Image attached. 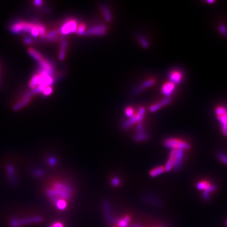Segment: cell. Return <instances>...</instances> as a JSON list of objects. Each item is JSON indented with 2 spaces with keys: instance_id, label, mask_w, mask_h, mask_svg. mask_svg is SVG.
Masks as SVG:
<instances>
[{
  "instance_id": "obj_9",
  "label": "cell",
  "mask_w": 227,
  "mask_h": 227,
  "mask_svg": "<svg viewBox=\"0 0 227 227\" xmlns=\"http://www.w3.org/2000/svg\"><path fill=\"white\" fill-rule=\"evenodd\" d=\"M169 82L173 83L175 85L180 84L183 79V74L179 70H172L169 74Z\"/></svg>"
},
{
  "instance_id": "obj_8",
  "label": "cell",
  "mask_w": 227,
  "mask_h": 227,
  "mask_svg": "<svg viewBox=\"0 0 227 227\" xmlns=\"http://www.w3.org/2000/svg\"><path fill=\"white\" fill-rule=\"evenodd\" d=\"M34 25H35L32 23L20 22L13 25L11 27V30L12 32L15 33H18L20 32H29L31 34L32 30L34 27Z\"/></svg>"
},
{
  "instance_id": "obj_30",
  "label": "cell",
  "mask_w": 227,
  "mask_h": 227,
  "mask_svg": "<svg viewBox=\"0 0 227 227\" xmlns=\"http://www.w3.org/2000/svg\"><path fill=\"white\" fill-rule=\"evenodd\" d=\"M112 185H114V186H117V185H119V184H120V182H119V181L117 179L115 178V179H112Z\"/></svg>"
},
{
  "instance_id": "obj_37",
  "label": "cell",
  "mask_w": 227,
  "mask_h": 227,
  "mask_svg": "<svg viewBox=\"0 0 227 227\" xmlns=\"http://www.w3.org/2000/svg\"><path fill=\"white\" fill-rule=\"evenodd\" d=\"M116 227H119V226H116Z\"/></svg>"
},
{
  "instance_id": "obj_11",
  "label": "cell",
  "mask_w": 227,
  "mask_h": 227,
  "mask_svg": "<svg viewBox=\"0 0 227 227\" xmlns=\"http://www.w3.org/2000/svg\"><path fill=\"white\" fill-rule=\"evenodd\" d=\"M172 102V98L170 97H167L163 99L160 102L156 103L152 106H151L149 108V110L151 112H154L158 111L164 106H166L170 104Z\"/></svg>"
},
{
  "instance_id": "obj_19",
  "label": "cell",
  "mask_w": 227,
  "mask_h": 227,
  "mask_svg": "<svg viewBox=\"0 0 227 227\" xmlns=\"http://www.w3.org/2000/svg\"><path fill=\"white\" fill-rule=\"evenodd\" d=\"M137 41L139 42V43L140 44V45L145 49H147L149 47V42L148 41V40L146 39L145 37L141 36V35H139L137 37Z\"/></svg>"
},
{
  "instance_id": "obj_5",
  "label": "cell",
  "mask_w": 227,
  "mask_h": 227,
  "mask_svg": "<svg viewBox=\"0 0 227 227\" xmlns=\"http://www.w3.org/2000/svg\"><path fill=\"white\" fill-rule=\"evenodd\" d=\"M29 53H30V54H31V56L35 59H36L38 62L40 63V65L42 66V68L43 70L46 71V72L50 74L53 73V68L51 65L50 64L49 62L46 61V59H45L37 51V50L33 49H30Z\"/></svg>"
},
{
  "instance_id": "obj_34",
  "label": "cell",
  "mask_w": 227,
  "mask_h": 227,
  "mask_svg": "<svg viewBox=\"0 0 227 227\" xmlns=\"http://www.w3.org/2000/svg\"><path fill=\"white\" fill-rule=\"evenodd\" d=\"M42 3V2L41 1H36L35 2V4H36L37 5H40V4L41 5Z\"/></svg>"
},
{
  "instance_id": "obj_10",
  "label": "cell",
  "mask_w": 227,
  "mask_h": 227,
  "mask_svg": "<svg viewBox=\"0 0 227 227\" xmlns=\"http://www.w3.org/2000/svg\"><path fill=\"white\" fill-rule=\"evenodd\" d=\"M196 187L199 190L203 191L204 192L209 193L216 190L217 187L214 185L210 184L207 181H201L196 184Z\"/></svg>"
},
{
  "instance_id": "obj_4",
  "label": "cell",
  "mask_w": 227,
  "mask_h": 227,
  "mask_svg": "<svg viewBox=\"0 0 227 227\" xmlns=\"http://www.w3.org/2000/svg\"><path fill=\"white\" fill-rule=\"evenodd\" d=\"M163 145L165 147L172 149H181L184 151L191 148L189 143L177 138H168L164 141Z\"/></svg>"
},
{
  "instance_id": "obj_7",
  "label": "cell",
  "mask_w": 227,
  "mask_h": 227,
  "mask_svg": "<svg viewBox=\"0 0 227 227\" xmlns=\"http://www.w3.org/2000/svg\"><path fill=\"white\" fill-rule=\"evenodd\" d=\"M77 22L75 20H67L61 28V32L63 35H68L71 33L77 32L78 28Z\"/></svg>"
},
{
  "instance_id": "obj_12",
  "label": "cell",
  "mask_w": 227,
  "mask_h": 227,
  "mask_svg": "<svg viewBox=\"0 0 227 227\" xmlns=\"http://www.w3.org/2000/svg\"><path fill=\"white\" fill-rule=\"evenodd\" d=\"M175 88V85L173 83L169 82L165 83L162 86L161 91L164 95L166 96L167 97H169L173 93Z\"/></svg>"
},
{
  "instance_id": "obj_36",
  "label": "cell",
  "mask_w": 227,
  "mask_h": 227,
  "mask_svg": "<svg viewBox=\"0 0 227 227\" xmlns=\"http://www.w3.org/2000/svg\"><path fill=\"white\" fill-rule=\"evenodd\" d=\"M226 225H227V221H226Z\"/></svg>"
},
{
  "instance_id": "obj_13",
  "label": "cell",
  "mask_w": 227,
  "mask_h": 227,
  "mask_svg": "<svg viewBox=\"0 0 227 227\" xmlns=\"http://www.w3.org/2000/svg\"><path fill=\"white\" fill-rule=\"evenodd\" d=\"M155 80L154 79H149L148 80L145 82H144L142 84H141L140 85H139L136 89L134 90V94H137L139 93H140L142 90L146 89V88H148L150 86H152L153 85H155Z\"/></svg>"
},
{
  "instance_id": "obj_24",
  "label": "cell",
  "mask_w": 227,
  "mask_h": 227,
  "mask_svg": "<svg viewBox=\"0 0 227 227\" xmlns=\"http://www.w3.org/2000/svg\"><path fill=\"white\" fill-rule=\"evenodd\" d=\"M218 157L220 160L225 165H227V156L224 153H219Z\"/></svg>"
},
{
  "instance_id": "obj_20",
  "label": "cell",
  "mask_w": 227,
  "mask_h": 227,
  "mask_svg": "<svg viewBox=\"0 0 227 227\" xmlns=\"http://www.w3.org/2000/svg\"><path fill=\"white\" fill-rule=\"evenodd\" d=\"M66 47H67V42L66 41H63L61 43V48L60 53H59V59L61 60H63L65 58Z\"/></svg>"
},
{
  "instance_id": "obj_14",
  "label": "cell",
  "mask_w": 227,
  "mask_h": 227,
  "mask_svg": "<svg viewBox=\"0 0 227 227\" xmlns=\"http://www.w3.org/2000/svg\"><path fill=\"white\" fill-rule=\"evenodd\" d=\"M42 220V218L41 217H30V218H27L24 219L19 220V224L20 225H28L33 223H37V222H41Z\"/></svg>"
},
{
  "instance_id": "obj_25",
  "label": "cell",
  "mask_w": 227,
  "mask_h": 227,
  "mask_svg": "<svg viewBox=\"0 0 227 227\" xmlns=\"http://www.w3.org/2000/svg\"><path fill=\"white\" fill-rule=\"evenodd\" d=\"M56 36H57V32L56 31H53L47 35V37L50 40L54 39L55 38H56Z\"/></svg>"
},
{
  "instance_id": "obj_29",
  "label": "cell",
  "mask_w": 227,
  "mask_h": 227,
  "mask_svg": "<svg viewBox=\"0 0 227 227\" xmlns=\"http://www.w3.org/2000/svg\"><path fill=\"white\" fill-rule=\"evenodd\" d=\"M50 227H65V226H64V225H63L62 223L59 221H57V222H54V223H53L52 225Z\"/></svg>"
},
{
  "instance_id": "obj_27",
  "label": "cell",
  "mask_w": 227,
  "mask_h": 227,
  "mask_svg": "<svg viewBox=\"0 0 227 227\" xmlns=\"http://www.w3.org/2000/svg\"><path fill=\"white\" fill-rule=\"evenodd\" d=\"M47 162L49 163V164L50 165H51V166H54V165H56V164L57 161H56V158H53V157H50V158L48 159Z\"/></svg>"
},
{
  "instance_id": "obj_6",
  "label": "cell",
  "mask_w": 227,
  "mask_h": 227,
  "mask_svg": "<svg viewBox=\"0 0 227 227\" xmlns=\"http://www.w3.org/2000/svg\"><path fill=\"white\" fill-rule=\"evenodd\" d=\"M107 30V28L105 25H103V24L97 25H95V26L92 27L90 29H88V30H86L83 35L103 36L106 34Z\"/></svg>"
},
{
  "instance_id": "obj_15",
  "label": "cell",
  "mask_w": 227,
  "mask_h": 227,
  "mask_svg": "<svg viewBox=\"0 0 227 227\" xmlns=\"http://www.w3.org/2000/svg\"><path fill=\"white\" fill-rule=\"evenodd\" d=\"M135 123H139V119L136 114H134L133 117L129 118L127 121L122 123V128L124 129H128Z\"/></svg>"
},
{
  "instance_id": "obj_21",
  "label": "cell",
  "mask_w": 227,
  "mask_h": 227,
  "mask_svg": "<svg viewBox=\"0 0 227 227\" xmlns=\"http://www.w3.org/2000/svg\"><path fill=\"white\" fill-rule=\"evenodd\" d=\"M148 139V135L145 133H138L134 136V140L136 141H144Z\"/></svg>"
},
{
  "instance_id": "obj_1",
  "label": "cell",
  "mask_w": 227,
  "mask_h": 227,
  "mask_svg": "<svg viewBox=\"0 0 227 227\" xmlns=\"http://www.w3.org/2000/svg\"><path fill=\"white\" fill-rule=\"evenodd\" d=\"M73 190L71 186L62 181H54L46 189V194L55 205L59 201H68L71 199Z\"/></svg>"
},
{
  "instance_id": "obj_2",
  "label": "cell",
  "mask_w": 227,
  "mask_h": 227,
  "mask_svg": "<svg viewBox=\"0 0 227 227\" xmlns=\"http://www.w3.org/2000/svg\"><path fill=\"white\" fill-rule=\"evenodd\" d=\"M184 157V151L181 149H172L169 158L167 161L165 170L170 172L173 168L178 167L182 162Z\"/></svg>"
},
{
  "instance_id": "obj_33",
  "label": "cell",
  "mask_w": 227,
  "mask_h": 227,
  "mask_svg": "<svg viewBox=\"0 0 227 227\" xmlns=\"http://www.w3.org/2000/svg\"><path fill=\"white\" fill-rule=\"evenodd\" d=\"M36 173V175L37 176L40 177V176H41L42 175V172L41 171V170H37V171H36V173Z\"/></svg>"
},
{
  "instance_id": "obj_26",
  "label": "cell",
  "mask_w": 227,
  "mask_h": 227,
  "mask_svg": "<svg viewBox=\"0 0 227 227\" xmlns=\"http://www.w3.org/2000/svg\"><path fill=\"white\" fill-rule=\"evenodd\" d=\"M7 173L9 176L11 177L14 174V168L12 165H8L7 167Z\"/></svg>"
},
{
  "instance_id": "obj_31",
  "label": "cell",
  "mask_w": 227,
  "mask_h": 227,
  "mask_svg": "<svg viewBox=\"0 0 227 227\" xmlns=\"http://www.w3.org/2000/svg\"><path fill=\"white\" fill-rule=\"evenodd\" d=\"M220 30L221 32V33L222 34H226V33H227V30H226V28L224 27V26H223V25H222V26H221L220 27Z\"/></svg>"
},
{
  "instance_id": "obj_32",
  "label": "cell",
  "mask_w": 227,
  "mask_h": 227,
  "mask_svg": "<svg viewBox=\"0 0 227 227\" xmlns=\"http://www.w3.org/2000/svg\"><path fill=\"white\" fill-rule=\"evenodd\" d=\"M203 197H204L205 199H208V197H209V193H206V192H203Z\"/></svg>"
},
{
  "instance_id": "obj_17",
  "label": "cell",
  "mask_w": 227,
  "mask_h": 227,
  "mask_svg": "<svg viewBox=\"0 0 227 227\" xmlns=\"http://www.w3.org/2000/svg\"><path fill=\"white\" fill-rule=\"evenodd\" d=\"M165 171V167L163 166H158L150 170L149 175L152 177H157L158 175L163 173Z\"/></svg>"
},
{
  "instance_id": "obj_3",
  "label": "cell",
  "mask_w": 227,
  "mask_h": 227,
  "mask_svg": "<svg viewBox=\"0 0 227 227\" xmlns=\"http://www.w3.org/2000/svg\"><path fill=\"white\" fill-rule=\"evenodd\" d=\"M215 114L221 124L223 134L227 136V107L223 106H218L215 109Z\"/></svg>"
},
{
  "instance_id": "obj_35",
  "label": "cell",
  "mask_w": 227,
  "mask_h": 227,
  "mask_svg": "<svg viewBox=\"0 0 227 227\" xmlns=\"http://www.w3.org/2000/svg\"><path fill=\"white\" fill-rule=\"evenodd\" d=\"M214 2L213 1H212V2H208V3H213Z\"/></svg>"
},
{
  "instance_id": "obj_16",
  "label": "cell",
  "mask_w": 227,
  "mask_h": 227,
  "mask_svg": "<svg viewBox=\"0 0 227 227\" xmlns=\"http://www.w3.org/2000/svg\"><path fill=\"white\" fill-rule=\"evenodd\" d=\"M100 9L101 10H102V12L104 16V18L107 20V22H111L112 17V14H111V12H110L109 8L105 5H101Z\"/></svg>"
},
{
  "instance_id": "obj_23",
  "label": "cell",
  "mask_w": 227,
  "mask_h": 227,
  "mask_svg": "<svg viewBox=\"0 0 227 227\" xmlns=\"http://www.w3.org/2000/svg\"><path fill=\"white\" fill-rule=\"evenodd\" d=\"M125 114L126 116L130 118V117H133L134 115V109L131 107H126L125 109Z\"/></svg>"
},
{
  "instance_id": "obj_18",
  "label": "cell",
  "mask_w": 227,
  "mask_h": 227,
  "mask_svg": "<svg viewBox=\"0 0 227 227\" xmlns=\"http://www.w3.org/2000/svg\"><path fill=\"white\" fill-rule=\"evenodd\" d=\"M30 96L31 95L30 94H28L26 96H25L20 102H18V104H17L15 106V110H18V109H20V108H22L23 106H24L25 105H26L30 100Z\"/></svg>"
},
{
  "instance_id": "obj_22",
  "label": "cell",
  "mask_w": 227,
  "mask_h": 227,
  "mask_svg": "<svg viewBox=\"0 0 227 227\" xmlns=\"http://www.w3.org/2000/svg\"><path fill=\"white\" fill-rule=\"evenodd\" d=\"M86 25L83 23H82L80 25H79L77 28V32L78 35H84L85 32H86Z\"/></svg>"
},
{
  "instance_id": "obj_28",
  "label": "cell",
  "mask_w": 227,
  "mask_h": 227,
  "mask_svg": "<svg viewBox=\"0 0 227 227\" xmlns=\"http://www.w3.org/2000/svg\"><path fill=\"white\" fill-rule=\"evenodd\" d=\"M42 92H43V93L45 95H49L52 92V88H50V86H47L45 88V89Z\"/></svg>"
}]
</instances>
